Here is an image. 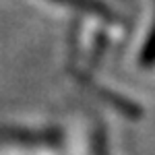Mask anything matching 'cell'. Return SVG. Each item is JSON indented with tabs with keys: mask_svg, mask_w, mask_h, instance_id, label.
<instances>
[{
	"mask_svg": "<svg viewBox=\"0 0 155 155\" xmlns=\"http://www.w3.org/2000/svg\"><path fill=\"white\" fill-rule=\"evenodd\" d=\"M54 2H62V4H66V6H72V8L99 15L101 19H107V21L114 19V12L110 11L107 6H104L101 2H95V0H54Z\"/></svg>",
	"mask_w": 155,
	"mask_h": 155,
	"instance_id": "6da1fadb",
	"label": "cell"
},
{
	"mask_svg": "<svg viewBox=\"0 0 155 155\" xmlns=\"http://www.w3.org/2000/svg\"><path fill=\"white\" fill-rule=\"evenodd\" d=\"M141 62H143L145 66L155 64V27H153V31H151V35H149V39H147V44H145V48H143Z\"/></svg>",
	"mask_w": 155,
	"mask_h": 155,
	"instance_id": "7a4b0ae2",
	"label": "cell"
}]
</instances>
